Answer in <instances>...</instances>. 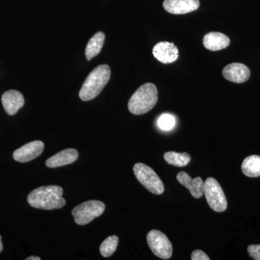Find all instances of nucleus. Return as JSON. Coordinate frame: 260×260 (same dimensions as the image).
I'll return each instance as SVG.
<instances>
[{
    "instance_id": "obj_23",
    "label": "nucleus",
    "mask_w": 260,
    "mask_h": 260,
    "mask_svg": "<svg viewBox=\"0 0 260 260\" xmlns=\"http://www.w3.org/2000/svg\"><path fill=\"white\" fill-rule=\"evenodd\" d=\"M26 259V260H41V257H39V256H29V257L26 258V259Z\"/></svg>"
},
{
    "instance_id": "obj_24",
    "label": "nucleus",
    "mask_w": 260,
    "mask_h": 260,
    "mask_svg": "<svg viewBox=\"0 0 260 260\" xmlns=\"http://www.w3.org/2000/svg\"><path fill=\"white\" fill-rule=\"evenodd\" d=\"M3 250V242H2V237L0 236V252H2Z\"/></svg>"
},
{
    "instance_id": "obj_9",
    "label": "nucleus",
    "mask_w": 260,
    "mask_h": 260,
    "mask_svg": "<svg viewBox=\"0 0 260 260\" xmlns=\"http://www.w3.org/2000/svg\"><path fill=\"white\" fill-rule=\"evenodd\" d=\"M154 57L162 64H170L179 57V50L174 43L159 42L153 49Z\"/></svg>"
},
{
    "instance_id": "obj_5",
    "label": "nucleus",
    "mask_w": 260,
    "mask_h": 260,
    "mask_svg": "<svg viewBox=\"0 0 260 260\" xmlns=\"http://www.w3.org/2000/svg\"><path fill=\"white\" fill-rule=\"evenodd\" d=\"M105 204L99 200H89L78 205L72 211L75 223L87 225L93 219L102 215L105 210Z\"/></svg>"
},
{
    "instance_id": "obj_22",
    "label": "nucleus",
    "mask_w": 260,
    "mask_h": 260,
    "mask_svg": "<svg viewBox=\"0 0 260 260\" xmlns=\"http://www.w3.org/2000/svg\"><path fill=\"white\" fill-rule=\"evenodd\" d=\"M191 260H210V257L202 250H194L191 253Z\"/></svg>"
},
{
    "instance_id": "obj_3",
    "label": "nucleus",
    "mask_w": 260,
    "mask_h": 260,
    "mask_svg": "<svg viewBox=\"0 0 260 260\" xmlns=\"http://www.w3.org/2000/svg\"><path fill=\"white\" fill-rule=\"evenodd\" d=\"M158 102V90L153 83L140 86L130 98L128 109L135 115H142L150 112Z\"/></svg>"
},
{
    "instance_id": "obj_10",
    "label": "nucleus",
    "mask_w": 260,
    "mask_h": 260,
    "mask_svg": "<svg viewBox=\"0 0 260 260\" xmlns=\"http://www.w3.org/2000/svg\"><path fill=\"white\" fill-rule=\"evenodd\" d=\"M199 0H165L164 9L174 15H183L195 11L199 8Z\"/></svg>"
},
{
    "instance_id": "obj_12",
    "label": "nucleus",
    "mask_w": 260,
    "mask_h": 260,
    "mask_svg": "<svg viewBox=\"0 0 260 260\" xmlns=\"http://www.w3.org/2000/svg\"><path fill=\"white\" fill-rule=\"evenodd\" d=\"M2 103L5 112L8 115L17 114L25 104L23 94L18 90H10L5 92L2 96Z\"/></svg>"
},
{
    "instance_id": "obj_17",
    "label": "nucleus",
    "mask_w": 260,
    "mask_h": 260,
    "mask_svg": "<svg viewBox=\"0 0 260 260\" xmlns=\"http://www.w3.org/2000/svg\"><path fill=\"white\" fill-rule=\"evenodd\" d=\"M242 170L246 177H260V156L253 155L246 157L242 162Z\"/></svg>"
},
{
    "instance_id": "obj_1",
    "label": "nucleus",
    "mask_w": 260,
    "mask_h": 260,
    "mask_svg": "<svg viewBox=\"0 0 260 260\" xmlns=\"http://www.w3.org/2000/svg\"><path fill=\"white\" fill-rule=\"evenodd\" d=\"M63 189L59 186H41L28 196V203L32 208L46 210L60 209L66 204L62 198Z\"/></svg>"
},
{
    "instance_id": "obj_21",
    "label": "nucleus",
    "mask_w": 260,
    "mask_h": 260,
    "mask_svg": "<svg viewBox=\"0 0 260 260\" xmlns=\"http://www.w3.org/2000/svg\"><path fill=\"white\" fill-rule=\"evenodd\" d=\"M247 251L252 259L260 260V244L249 246Z\"/></svg>"
},
{
    "instance_id": "obj_7",
    "label": "nucleus",
    "mask_w": 260,
    "mask_h": 260,
    "mask_svg": "<svg viewBox=\"0 0 260 260\" xmlns=\"http://www.w3.org/2000/svg\"><path fill=\"white\" fill-rule=\"evenodd\" d=\"M149 247L154 254L162 259H170L172 255V243L167 236L158 230H152L147 236Z\"/></svg>"
},
{
    "instance_id": "obj_18",
    "label": "nucleus",
    "mask_w": 260,
    "mask_h": 260,
    "mask_svg": "<svg viewBox=\"0 0 260 260\" xmlns=\"http://www.w3.org/2000/svg\"><path fill=\"white\" fill-rule=\"evenodd\" d=\"M164 158L168 164L177 167H186L191 161V156L187 153L169 151L164 154Z\"/></svg>"
},
{
    "instance_id": "obj_11",
    "label": "nucleus",
    "mask_w": 260,
    "mask_h": 260,
    "mask_svg": "<svg viewBox=\"0 0 260 260\" xmlns=\"http://www.w3.org/2000/svg\"><path fill=\"white\" fill-rule=\"evenodd\" d=\"M223 75L225 79L236 83H245L250 78V70L245 64L232 63L224 68Z\"/></svg>"
},
{
    "instance_id": "obj_2",
    "label": "nucleus",
    "mask_w": 260,
    "mask_h": 260,
    "mask_svg": "<svg viewBox=\"0 0 260 260\" xmlns=\"http://www.w3.org/2000/svg\"><path fill=\"white\" fill-rule=\"evenodd\" d=\"M111 70L109 65L98 66L88 75L80 89L79 96L83 102H88L97 97L109 81Z\"/></svg>"
},
{
    "instance_id": "obj_6",
    "label": "nucleus",
    "mask_w": 260,
    "mask_h": 260,
    "mask_svg": "<svg viewBox=\"0 0 260 260\" xmlns=\"http://www.w3.org/2000/svg\"><path fill=\"white\" fill-rule=\"evenodd\" d=\"M204 194L212 210L222 213L227 209L228 203L223 189L216 179L210 177L205 181Z\"/></svg>"
},
{
    "instance_id": "obj_4",
    "label": "nucleus",
    "mask_w": 260,
    "mask_h": 260,
    "mask_svg": "<svg viewBox=\"0 0 260 260\" xmlns=\"http://www.w3.org/2000/svg\"><path fill=\"white\" fill-rule=\"evenodd\" d=\"M133 171L137 179L150 192L155 194L164 193V186L161 179L151 168L142 162H138L134 166Z\"/></svg>"
},
{
    "instance_id": "obj_15",
    "label": "nucleus",
    "mask_w": 260,
    "mask_h": 260,
    "mask_svg": "<svg viewBox=\"0 0 260 260\" xmlns=\"http://www.w3.org/2000/svg\"><path fill=\"white\" fill-rule=\"evenodd\" d=\"M230 39L225 34L219 32H210L205 36L203 45L207 49L216 51L229 47Z\"/></svg>"
},
{
    "instance_id": "obj_8",
    "label": "nucleus",
    "mask_w": 260,
    "mask_h": 260,
    "mask_svg": "<svg viewBox=\"0 0 260 260\" xmlns=\"http://www.w3.org/2000/svg\"><path fill=\"white\" fill-rule=\"evenodd\" d=\"M44 144L40 140H36L24 145L13 153V158L16 161L26 162L38 158L44 151Z\"/></svg>"
},
{
    "instance_id": "obj_13",
    "label": "nucleus",
    "mask_w": 260,
    "mask_h": 260,
    "mask_svg": "<svg viewBox=\"0 0 260 260\" xmlns=\"http://www.w3.org/2000/svg\"><path fill=\"white\" fill-rule=\"evenodd\" d=\"M177 180L190 191L191 196L199 199L204 194L205 182L200 177L192 179L187 173L181 172L177 174Z\"/></svg>"
},
{
    "instance_id": "obj_19",
    "label": "nucleus",
    "mask_w": 260,
    "mask_h": 260,
    "mask_svg": "<svg viewBox=\"0 0 260 260\" xmlns=\"http://www.w3.org/2000/svg\"><path fill=\"white\" fill-rule=\"evenodd\" d=\"M119 244V237L112 236L107 238L100 246V252L104 257H109L115 252Z\"/></svg>"
},
{
    "instance_id": "obj_20",
    "label": "nucleus",
    "mask_w": 260,
    "mask_h": 260,
    "mask_svg": "<svg viewBox=\"0 0 260 260\" xmlns=\"http://www.w3.org/2000/svg\"><path fill=\"white\" fill-rule=\"evenodd\" d=\"M175 119L174 116L169 114H164L159 117L158 125L160 129L164 131H169L175 126Z\"/></svg>"
},
{
    "instance_id": "obj_14",
    "label": "nucleus",
    "mask_w": 260,
    "mask_h": 260,
    "mask_svg": "<svg viewBox=\"0 0 260 260\" xmlns=\"http://www.w3.org/2000/svg\"><path fill=\"white\" fill-rule=\"evenodd\" d=\"M78 155L79 153L75 149H65L48 159L46 166L49 168H58L69 165L76 161Z\"/></svg>"
},
{
    "instance_id": "obj_16",
    "label": "nucleus",
    "mask_w": 260,
    "mask_h": 260,
    "mask_svg": "<svg viewBox=\"0 0 260 260\" xmlns=\"http://www.w3.org/2000/svg\"><path fill=\"white\" fill-rule=\"evenodd\" d=\"M105 41V34L98 32L90 39L85 49V56L88 60L93 59L102 51Z\"/></svg>"
}]
</instances>
